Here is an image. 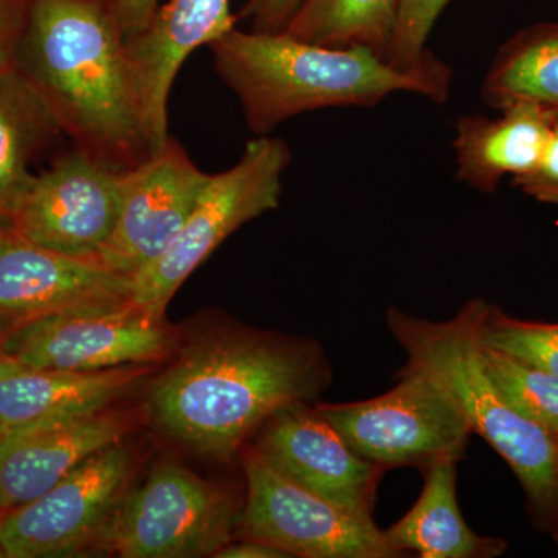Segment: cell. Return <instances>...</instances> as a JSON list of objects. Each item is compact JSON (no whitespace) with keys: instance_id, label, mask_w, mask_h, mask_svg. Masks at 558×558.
<instances>
[{"instance_id":"13","label":"cell","mask_w":558,"mask_h":558,"mask_svg":"<svg viewBox=\"0 0 558 558\" xmlns=\"http://www.w3.org/2000/svg\"><path fill=\"white\" fill-rule=\"evenodd\" d=\"M132 300V278L97 260L72 258L0 230V323L24 325L58 312L119 306Z\"/></svg>"},{"instance_id":"20","label":"cell","mask_w":558,"mask_h":558,"mask_svg":"<svg viewBox=\"0 0 558 558\" xmlns=\"http://www.w3.org/2000/svg\"><path fill=\"white\" fill-rule=\"evenodd\" d=\"M58 120L35 84L13 68L0 70V227L35 180L28 163Z\"/></svg>"},{"instance_id":"10","label":"cell","mask_w":558,"mask_h":558,"mask_svg":"<svg viewBox=\"0 0 558 558\" xmlns=\"http://www.w3.org/2000/svg\"><path fill=\"white\" fill-rule=\"evenodd\" d=\"M245 538L304 558L399 557L373 517L330 502L271 468L258 451L244 457Z\"/></svg>"},{"instance_id":"15","label":"cell","mask_w":558,"mask_h":558,"mask_svg":"<svg viewBox=\"0 0 558 558\" xmlns=\"http://www.w3.org/2000/svg\"><path fill=\"white\" fill-rule=\"evenodd\" d=\"M132 429L119 411L50 418L0 438V512L46 494L86 459L121 442Z\"/></svg>"},{"instance_id":"14","label":"cell","mask_w":558,"mask_h":558,"mask_svg":"<svg viewBox=\"0 0 558 558\" xmlns=\"http://www.w3.org/2000/svg\"><path fill=\"white\" fill-rule=\"evenodd\" d=\"M256 451L286 478L330 502L371 515L381 470L359 457L317 410L295 403L260 427Z\"/></svg>"},{"instance_id":"25","label":"cell","mask_w":558,"mask_h":558,"mask_svg":"<svg viewBox=\"0 0 558 558\" xmlns=\"http://www.w3.org/2000/svg\"><path fill=\"white\" fill-rule=\"evenodd\" d=\"M449 3L450 0H400L389 64L402 70H421L439 61L427 50V40Z\"/></svg>"},{"instance_id":"11","label":"cell","mask_w":558,"mask_h":558,"mask_svg":"<svg viewBox=\"0 0 558 558\" xmlns=\"http://www.w3.org/2000/svg\"><path fill=\"white\" fill-rule=\"evenodd\" d=\"M123 185L124 171L73 154L33 180L9 227L40 247L98 263L119 222Z\"/></svg>"},{"instance_id":"31","label":"cell","mask_w":558,"mask_h":558,"mask_svg":"<svg viewBox=\"0 0 558 558\" xmlns=\"http://www.w3.org/2000/svg\"><path fill=\"white\" fill-rule=\"evenodd\" d=\"M0 558H5V554H3L2 546H0Z\"/></svg>"},{"instance_id":"6","label":"cell","mask_w":558,"mask_h":558,"mask_svg":"<svg viewBox=\"0 0 558 558\" xmlns=\"http://www.w3.org/2000/svg\"><path fill=\"white\" fill-rule=\"evenodd\" d=\"M241 521L230 492L163 461L124 495L102 550L123 558L215 557Z\"/></svg>"},{"instance_id":"4","label":"cell","mask_w":558,"mask_h":558,"mask_svg":"<svg viewBox=\"0 0 558 558\" xmlns=\"http://www.w3.org/2000/svg\"><path fill=\"white\" fill-rule=\"evenodd\" d=\"M484 306V300L469 301L447 322L416 318L391 307L387 325L409 362L439 377L472 433L508 462L539 526L558 543V439L510 409L484 368L478 336Z\"/></svg>"},{"instance_id":"27","label":"cell","mask_w":558,"mask_h":558,"mask_svg":"<svg viewBox=\"0 0 558 558\" xmlns=\"http://www.w3.org/2000/svg\"><path fill=\"white\" fill-rule=\"evenodd\" d=\"M304 0H250L244 17L252 20L253 32L282 33L299 13Z\"/></svg>"},{"instance_id":"19","label":"cell","mask_w":558,"mask_h":558,"mask_svg":"<svg viewBox=\"0 0 558 558\" xmlns=\"http://www.w3.org/2000/svg\"><path fill=\"white\" fill-rule=\"evenodd\" d=\"M457 462L429 465L416 505L384 531L399 556L411 550L422 558H490L508 549L502 539L481 537L465 523L457 498Z\"/></svg>"},{"instance_id":"28","label":"cell","mask_w":558,"mask_h":558,"mask_svg":"<svg viewBox=\"0 0 558 558\" xmlns=\"http://www.w3.org/2000/svg\"><path fill=\"white\" fill-rule=\"evenodd\" d=\"M157 9L159 0H117L112 14L124 40L145 31Z\"/></svg>"},{"instance_id":"5","label":"cell","mask_w":558,"mask_h":558,"mask_svg":"<svg viewBox=\"0 0 558 558\" xmlns=\"http://www.w3.org/2000/svg\"><path fill=\"white\" fill-rule=\"evenodd\" d=\"M290 160L292 154L282 138L260 135L247 143L234 167L213 174L170 247L132 278V303L163 318L180 286L230 234L278 207Z\"/></svg>"},{"instance_id":"3","label":"cell","mask_w":558,"mask_h":558,"mask_svg":"<svg viewBox=\"0 0 558 558\" xmlns=\"http://www.w3.org/2000/svg\"><path fill=\"white\" fill-rule=\"evenodd\" d=\"M31 58V81L58 123L90 149L148 150L137 81L113 14L92 0H36Z\"/></svg>"},{"instance_id":"30","label":"cell","mask_w":558,"mask_h":558,"mask_svg":"<svg viewBox=\"0 0 558 558\" xmlns=\"http://www.w3.org/2000/svg\"><path fill=\"white\" fill-rule=\"evenodd\" d=\"M10 68V50L7 46L5 31H3L2 2H0V70Z\"/></svg>"},{"instance_id":"16","label":"cell","mask_w":558,"mask_h":558,"mask_svg":"<svg viewBox=\"0 0 558 558\" xmlns=\"http://www.w3.org/2000/svg\"><path fill=\"white\" fill-rule=\"evenodd\" d=\"M234 28L229 0H170L124 40L145 116L148 154L168 142V98L186 58Z\"/></svg>"},{"instance_id":"22","label":"cell","mask_w":558,"mask_h":558,"mask_svg":"<svg viewBox=\"0 0 558 558\" xmlns=\"http://www.w3.org/2000/svg\"><path fill=\"white\" fill-rule=\"evenodd\" d=\"M399 5L400 0H304L286 33L337 49L366 47L388 61Z\"/></svg>"},{"instance_id":"9","label":"cell","mask_w":558,"mask_h":558,"mask_svg":"<svg viewBox=\"0 0 558 558\" xmlns=\"http://www.w3.org/2000/svg\"><path fill=\"white\" fill-rule=\"evenodd\" d=\"M178 344L163 318L137 304L58 312L14 326L0 340L7 357L35 368L94 373L153 365Z\"/></svg>"},{"instance_id":"2","label":"cell","mask_w":558,"mask_h":558,"mask_svg":"<svg viewBox=\"0 0 558 558\" xmlns=\"http://www.w3.org/2000/svg\"><path fill=\"white\" fill-rule=\"evenodd\" d=\"M216 69L240 98L250 130L267 135L282 121L326 108H373L396 92L449 100L442 61L402 70L366 47L319 46L289 33L230 31L211 44Z\"/></svg>"},{"instance_id":"17","label":"cell","mask_w":558,"mask_h":558,"mask_svg":"<svg viewBox=\"0 0 558 558\" xmlns=\"http://www.w3.org/2000/svg\"><path fill=\"white\" fill-rule=\"evenodd\" d=\"M149 373V365L94 373L35 368L0 352V438L50 418L109 410Z\"/></svg>"},{"instance_id":"7","label":"cell","mask_w":558,"mask_h":558,"mask_svg":"<svg viewBox=\"0 0 558 558\" xmlns=\"http://www.w3.org/2000/svg\"><path fill=\"white\" fill-rule=\"evenodd\" d=\"M319 414L359 457L374 464L429 468L459 461L472 429L438 376L407 363L400 381L379 398L318 405Z\"/></svg>"},{"instance_id":"23","label":"cell","mask_w":558,"mask_h":558,"mask_svg":"<svg viewBox=\"0 0 558 558\" xmlns=\"http://www.w3.org/2000/svg\"><path fill=\"white\" fill-rule=\"evenodd\" d=\"M481 355L510 409L558 439V377L484 344Z\"/></svg>"},{"instance_id":"8","label":"cell","mask_w":558,"mask_h":558,"mask_svg":"<svg viewBox=\"0 0 558 558\" xmlns=\"http://www.w3.org/2000/svg\"><path fill=\"white\" fill-rule=\"evenodd\" d=\"M137 458L121 440L73 469L46 494L0 515L5 558L86 556L102 550L132 486Z\"/></svg>"},{"instance_id":"26","label":"cell","mask_w":558,"mask_h":558,"mask_svg":"<svg viewBox=\"0 0 558 558\" xmlns=\"http://www.w3.org/2000/svg\"><path fill=\"white\" fill-rule=\"evenodd\" d=\"M512 183L532 199L542 204H558V124L537 163L524 174L515 175Z\"/></svg>"},{"instance_id":"32","label":"cell","mask_w":558,"mask_h":558,"mask_svg":"<svg viewBox=\"0 0 558 558\" xmlns=\"http://www.w3.org/2000/svg\"><path fill=\"white\" fill-rule=\"evenodd\" d=\"M0 352H2V351H0Z\"/></svg>"},{"instance_id":"24","label":"cell","mask_w":558,"mask_h":558,"mask_svg":"<svg viewBox=\"0 0 558 558\" xmlns=\"http://www.w3.org/2000/svg\"><path fill=\"white\" fill-rule=\"evenodd\" d=\"M478 336L484 347L497 349L558 377V323L509 317L486 301Z\"/></svg>"},{"instance_id":"12","label":"cell","mask_w":558,"mask_h":558,"mask_svg":"<svg viewBox=\"0 0 558 558\" xmlns=\"http://www.w3.org/2000/svg\"><path fill=\"white\" fill-rule=\"evenodd\" d=\"M211 178L168 138L143 163L124 171L119 222L98 263L128 278L146 269L170 247Z\"/></svg>"},{"instance_id":"29","label":"cell","mask_w":558,"mask_h":558,"mask_svg":"<svg viewBox=\"0 0 558 558\" xmlns=\"http://www.w3.org/2000/svg\"><path fill=\"white\" fill-rule=\"evenodd\" d=\"M289 554L277 548V546L267 545V543L256 542L247 538L242 543L230 542L215 554V558H289Z\"/></svg>"},{"instance_id":"18","label":"cell","mask_w":558,"mask_h":558,"mask_svg":"<svg viewBox=\"0 0 558 558\" xmlns=\"http://www.w3.org/2000/svg\"><path fill=\"white\" fill-rule=\"evenodd\" d=\"M499 112L497 119L475 113L457 121V179L484 194H494L506 175L531 170L558 124L556 110L531 102Z\"/></svg>"},{"instance_id":"1","label":"cell","mask_w":558,"mask_h":558,"mask_svg":"<svg viewBox=\"0 0 558 558\" xmlns=\"http://www.w3.org/2000/svg\"><path fill=\"white\" fill-rule=\"evenodd\" d=\"M329 363L310 340L220 329L194 340L150 387L148 416L161 435L229 461L279 410L317 399Z\"/></svg>"},{"instance_id":"21","label":"cell","mask_w":558,"mask_h":558,"mask_svg":"<svg viewBox=\"0 0 558 558\" xmlns=\"http://www.w3.org/2000/svg\"><path fill=\"white\" fill-rule=\"evenodd\" d=\"M488 108L531 102L558 112V22L529 25L499 47L481 87Z\"/></svg>"}]
</instances>
